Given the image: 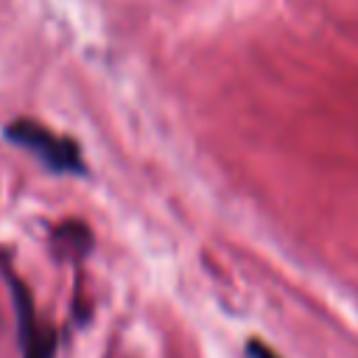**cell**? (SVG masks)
<instances>
[{"instance_id":"obj_3","label":"cell","mask_w":358,"mask_h":358,"mask_svg":"<svg viewBox=\"0 0 358 358\" xmlns=\"http://www.w3.org/2000/svg\"><path fill=\"white\" fill-rule=\"evenodd\" d=\"M246 355H249V358H280L274 350H268L263 341H255V338L246 344Z\"/></svg>"},{"instance_id":"obj_1","label":"cell","mask_w":358,"mask_h":358,"mask_svg":"<svg viewBox=\"0 0 358 358\" xmlns=\"http://www.w3.org/2000/svg\"><path fill=\"white\" fill-rule=\"evenodd\" d=\"M6 140L14 145L31 151L42 165H48L53 173H76L84 176L87 165L81 159V151L73 140L53 134L50 129L34 123V120H14L6 126Z\"/></svg>"},{"instance_id":"obj_2","label":"cell","mask_w":358,"mask_h":358,"mask_svg":"<svg viewBox=\"0 0 358 358\" xmlns=\"http://www.w3.org/2000/svg\"><path fill=\"white\" fill-rule=\"evenodd\" d=\"M6 280L11 285V299H14V310H17L22 358H53V352H56V336H53V330L48 324H39L36 322V310H34V302H31L28 288L11 271H6Z\"/></svg>"}]
</instances>
